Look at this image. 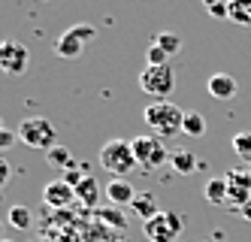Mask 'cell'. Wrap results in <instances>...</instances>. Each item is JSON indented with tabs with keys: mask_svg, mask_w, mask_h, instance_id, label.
<instances>
[{
	"mask_svg": "<svg viewBox=\"0 0 251 242\" xmlns=\"http://www.w3.org/2000/svg\"><path fill=\"white\" fill-rule=\"evenodd\" d=\"M0 239H3V221H0Z\"/></svg>",
	"mask_w": 251,
	"mask_h": 242,
	"instance_id": "f546056e",
	"label": "cell"
},
{
	"mask_svg": "<svg viewBox=\"0 0 251 242\" xmlns=\"http://www.w3.org/2000/svg\"><path fill=\"white\" fill-rule=\"evenodd\" d=\"M142 233L149 242H176L182 233V215L176 212H157L151 221H142Z\"/></svg>",
	"mask_w": 251,
	"mask_h": 242,
	"instance_id": "52a82bcc",
	"label": "cell"
},
{
	"mask_svg": "<svg viewBox=\"0 0 251 242\" xmlns=\"http://www.w3.org/2000/svg\"><path fill=\"white\" fill-rule=\"evenodd\" d=\"M0 242H12V239H0Z\"/></svg>",
	"mask_w": 251,
	"mask_h": 242,
	"instance_id": "1f68e13d",
	"label": "cell"
},
{
	"mask_svg": "<svg viewBox=\"0 0 251 242\" xmlns=\"http://www.w3.org/2000/svg\"><path fill=\"white\" fill-rule=\"evenodd\" d=\"M6 218H9V224H12L15 230H27V227L33 224V215H30L27 206H12Z\"/></svg>",
	"mask_w": 251,
	"mask_h": 242,
	"instance_id": "ffe728a7",
	"label": "cell"
},
{
	"mask_svg": "<svg viewBox=\"0 0 251 242\" xmlns=\"http://www.w3.org/2000/svg\"><path fill=\"white\" fill-rule=\"evenodd\" d=\"M182 134H188V136H203V134H206V118H203L200 112H185Z\"/></svg>",
	"mask_w": 251,
	"mask_h": 242,
	"instance_id": "d6986e66",
	"label": "cell"
},
{
	"mask_svg": "<svg viewBox=\"0 0 251 242\" xmlns=\"http://www.w3.org/2000/svg\"><path fill=\"white\" fill-rule=\"evenodd\" d=\"M230 22L251 27V0H230Z\"/></svg>",
	"mask_w": 251,
	"mask_h": 242,
	"instance_id": "e0dca14e",
	"label": "cell"
},
{
	"mask_svg": "<svg viewBox=\"0 0 251 242\" xmlns=\"http://www.w3.org/2000/svg\"><path fill=\"white\" fill-rule=\"evenodd\" d=\"M230 145H233V152H236L245 163H251V134H236Z\"/></svg>",
	"mask_w": 251,
	"mask_h": 242,
	"instance_id": "7402d4cb",
	"label": "cell"
},
{
	"mask_svg": "<svg viewBox=\"0 0 251 242\" xmlns=\"http://www.w3.org/2000/svg\"><path fill=\"white\" fill-rule=\"evenodd\" d=\"M100 218L106 221V224H115V227H127V221H124V215L118 209H109V212H100Z\"/></svg>",
	"mask_w": 251,
	"mask_h": 242,
	"instance_id": "d4e9b609",
	"label": "cell"
},
{
	"mask_svg": "<svg viewBox=\"0 0 251 242\" xmlns=\"http://www.w3.org/2000/svg\"><path fill=\"white\" fill-rule=\"evenodd\" d=\"M97 36V27L91 22H79V25H70L55 43V54L58 58H79L82 49L88 46Z\"/></svg>",
	"mask_w": 251,
	"mask_h": 242,
	"instance_id": "5b68a950",
	"label": "cell"
},
{
	"mask_svg": "<svg viewBox=\"0 0 251 242\" xmlns=\"http://www.w3.org/2000/svg\"><path fill=\"white\" fill-rule=\"evenodd\" d=\"M239 215H242V218H245V221H251V200H248V203H245V206H242V209H239Z\"/></svg>",
	"mask_w": 251,
	"mask_h": 242,
	"instance_id": "f1b7e54d",
	"label": "cell"
},
{
	"mask_svg": "<svg viewBox=\"0 0 251 242\" xmlns=\"http://www.w3.org/2000/svg\"><path fill=\"white\" fill-rule=\"evenodd\" d=\"M139 88L146 91L149 97H154V103L157 100H167L170 94H173V88H176V73H173V67L167 64V67H146L139 73Z\"/></svg>",
	"mask_w": 251,
	"mask_h": 242,
	"instance_id": "8992f818",
	"label": "cell"
},
{
	"mask_svg": "<svg viewBox=\"0 0 251 242\" xmlns=\"http://www.w3.org/2000/svg\"><path fill=\"white\" fill-rule=\"evenodd\" d=\"M100 166L115 179H127L136 170V158H133V145L130 139H109L100 148Z\"/></svg>",
	"mask_w": 251,
	"mask_h": 242,
	"instance_id": "7a4b0ae2",
	"label": "cell"
},
{
	"mask_svg": "<svg viewBox=\"0 0 251 242\" xmlns=\"http://www.w3.org/2000/svg\"><path fill=\"white\" fill-rule=\"evenodd\" d=\"M203 197L212 203V206H227V179L224 176L209 179L206 188H203Z\"/></svg>",
	"mask_w": 251,
	"mask_h": 242,
	"instance_id": "9a60e30c",
	"label": "cell"
},
{
	"mask_svg": "<svg viewBox=\"0 0 251 242\" xmlns=\"http://www.w3.org/2000/svg\"><path fill=\"white\" fill-rule=\"evenodd\" d=\"M0 130H3V118H0Z\"/></svg>",
	"mask_w": 251,
	"mask_h": 242,
	"instance_id": "4dcf8cb0",
	"label": "cell"
},
{
	"mask_svg": "<svg viewBox=\"0 0 251 242\" xmlns=\"http://www.w3.org/2000/svg\"><path fill=\"white\" fill-rule=\"evenodd\" d=\"M224 179H227V206L242 209L251 200V173L239 166V170H230Z\"/></svg>",
	"mask_w": 251,
	"mask_h": 242,
	"instance_id": "9c48e42d",
	"label": "cell"
},
{
	"mask_svg": "<svg viewBox=\"0 0 251 242\" xmlns=\"http://www.w3.org/2000/svg\"><path fill=\"white\" fill-rule=\"evenodd\" d=\"M154 46H160L167 54H176L178 49H182V36L178 33H173V30H160V33H154V40H151Z\"/></svg>",
	"mask_w": 251,
	"mask_h": 242,
	"instance_id": "ac0fdd59",
	"label": "cell"
},
{
	"mask_svg": "<svg viewBox=\"0 0 251 242\" xmlns=\"http://www.w3.org/2000/svg\"><path fill=\"white\" fill-rule=\"evenodd\" d=\"M9 176H12V166H9L3 158H0V188H3V185L9 182Z\"/></svg>",
	"mask_w": 251,
	"mask_h": 242,
	"instance_id": "83f0119b",
	"label": "cell"
},
{
	"mask_svg": "<svg viewBox=\"0 0 251 242\" xmlns=\"http://www.w3.org/2000/svg\"><path fill=\"white\" fill-rule=\"evenodd\" d=\"M206 91L215 100H230V97H236L239 85H236V79H233L230 73H212L209 82H206Z\"/></svg>",
	"mask_w": 251,
	"mask_h": 242,
	"instance_id": "8fae6325",
	"label": "cell"
},
{
	"mask_svg": "<svg viewBox=\"0 0 251 242\" xmlns=\"http://www.w3.org/2000/svg\"><path fill=\"white\" fill-rule=\"evenodd\" d=\"M61 179H64V182H67V185H73V188H76V185H79V182H82V179H85V176H82V173H79V170H76V166H73V170H67V173H64V176H61Z\"/></svg>",
	"mask_w": 251,
	"mask_h": 242,
	"instance_id": "4316f807",
	"label": "cell"
},
{
	"mask_svg": "<svg viewBox=\"0 0 251 242\" xmlns=\"http://www.w3.org/2000/svg\"><path fill=\"white\" fill-rule=\"evenodd\" d=\"M76 200L85 203V206H97V200H100V185L94 176H85L79 185H76Z\"/></svg>",
	"mask_w": 251,
	"mask_h": 242,
	"instance_id": "5bb4252c",
	"label": "cell"
},
{
	"mask_svg": "<svg viewBox=\"0 0 251 242\" xmlns=\"http://www.w3.org/2000/svg\"><path fill=\"white\" fill-rule=\"evenodd\" d=\"M206 12L215 18H230V3H215V0H206Z\"/></svg>",
	"mask_w": 251,
	"mask_h": 242,
	"instance_id": "cb8c5ba5",
	"label": "cell"
},
{
	"mask_svg": "<svg viewBox=\"0 0 251 242\" xmlns=\"http://www.w3.org/2000/svg\"><path fill=\"white\" fill-rule=\"evenodd\" d=\"M46 158H49L51 166H67V170H73V155H70L64 145H55L51 152H46Z\"/></svg>",
	"mask_w": 251,
	"mask_h": 242,
	"instance_id": "44dd1931",
	"label": "cell"
},
{
	"mask_svg": "<svg viewBox=\"0 0 251 242\" xmlns=\"http://www.w3.org/2000/svg\"><path fill=\"white\" fill-rule=\"evenodd\" d=\"M170 163H173V170H176L178 176H191V173L200 170V161L194 158V152H176V155L170 158Z\"/></svg>",
	"mask_w": 251,
	"mask_h": 242,
	"instance_id": "2e32d148",
	"label": "cell"
},
{
	"mask_svg": "<svg viewBox=\"0 0 251 242\" xmlns=\"http://www.w3.org/2000/svg\"><path fill=\"white\" fill-rule=\"evenodd\" d=\"M130 145H133V158H136V163H139V170H146V173L160 170V166L167 163V158H173V155L167 152L164 139L154 136V134H142V136L130 139Z\"/></svg>",
	"mask_w": 251,
	"mask_h": 242,
	"instance_id": "277c9868",
	"label": "cell"
},
{
	"mask_svg": "<svg viewBox=\"0 0 251 242\" xmlns=\"http://www.w3.org/2000/svg\"><path fill=\"white\" fill-rule=\"evenodd\" d=\"M15 139H19V134H15V130H0V155H3L6 152V148H12L15 145Z\"/></svg>",
	"mask_w": 251,
	"mask_h": 242,
	"instance_id": "484cf974",
	"label": "cell"
},
{
	"mask_svg": "<svg viewBox=\"0 0 251 242\" xmlns=\"http://www.w3.org/2000/svg\"><path fill=\"white\" fill-rule=\"evenodd\" d=\"M130 209L136 212V218H146V221H151V218L160 212L154 194H149V191H136V197H133V203H130Z\"/></svg>",
	"mask_w": 251,
	"mask_h": 242,
	"instance_id": "4fadbf2b",
	"label": "cell"
},
{
	"mask_svg": "<svg viewBox=\"0 0 251 242\" xmlns=\"http://www.w3.org/2000/svg\"><path fill=\"white\" fill-rule=\"evenodd\" d=\"M248 173H251V163H248Z\"/></svg>",
	"mask_w": 251,
	"mask_h": 242,
	"instance_id": "d6a6232c",
	"label": "cell"
},
{
	"mask_svg": "<svg viewBox=\"0 0 251 242\" xmlns=\"http://www.w3.org/2000/svg\"><path fill=\"white\" fill-rule=\"evenodd\" d=\"M19 139L27 145V148H43V152H51L55 148V142H58V130H55V124H51L49 118H43V115H30V118H25L22 124H19Z\"/></svg>",
	"mask_w": 251,
	"mask_h": 242,
	"instance_id": "3957f363",
	"label": "cell"
},
{
	"mask_svg": "<svg viewBox=\"0 0 251 242\" xmlns=\"http://www.w3.org/2000/svg\"><path fill=\"white\" fill-rule=\"evenodd\" d=\"M106 200L112 203V206H130L133 197H136V188L127 182V179H112L109 185H106Z\"/></svg>",
	"mask_w": 251,
	"mask_h": 242,
	"instance_id": "7c38bea8",
	"label": "cell"
},
{
	"mask_svg": "<svg viewBox=\"0 0 251 242\" xmlns=\"http://www.w3.org/2000/svg\"><path fill=\"white\" fill-rule=\"evenodd\" d=\"M167 58H170V54L164 52V49H160V46H149V54H146V67H167Z\"/></svg>",
	"mask_w": 251,
	"mask_h": 242,
	"instance_id": "603a6c76",
	"label": "cell"
},
{
	"mask_svg": "<svg viewBox=\"0 0 251 242\" xmlns=\"http://www.w3.org/2000/svg\"><path fill=\"white\" fill-rule=\"evenodd\" d=\"M142 118H146V124L154 130V136H160V139H170L176 134H182V124H185V112L176 103H170V100L149 103L146 112H142Z\"/></svg>",
	"mask_w": 251,
	"mask_h": 242,
	"instance_id": "6da1fadb",
	"label": "cell"
},
{
	"mask_svg": "<svg viewBox=\"0 0 251 242\" xmlns=\"http://www.w3.org/2000/svg\"><path fill=\"white\" fill-rule=\"evenodd\" d=\"M43 200L49 203L51 209H64L70 200H76V188H73V185H67L64 179H51L43 188Z\"/></svg>",
	"mask_w": 251,
	"mask_h": 242,
	"instance_id": "30bf717a",
	"label": "cell"
},
{
	"mask_svg": "<svg viewBox=\"0 0 251 242\" xmlns=\"http://www.w3.org/2000/svg\"><path fill=\"white\" fill-rule=\"evenodd\" d=\"M30 64V49L22 40H3L0 43V70L6 76H22Z\"/></svg>",
	"mask_w": 251,
	"mask_h": 242,
	"instance_id": "ba28073f",
	"label": "cell"
}]
</instances>
